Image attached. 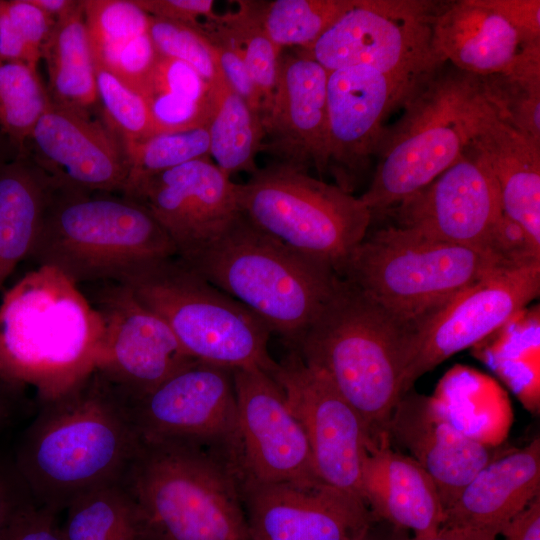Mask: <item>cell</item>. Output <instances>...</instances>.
Listing matches in <instances>:
<instances>
[{"label":"cell","instance_id":"c3c4849f","mask_svg":"<svg viewBox=\"0 0 540 540\" xmlns=\"http://www.w3.org/2000/svg\"><path fill=\"white\" fill-rule=\"evenodd\" d=\"M504 540H540V496L500 533Z\"/></svg>","mask_w":540,"mask_h":540},{"label":"cell","instance_id":"816d5d0a","mask_svg":"<svg viewBox=\"0 0 540 540\" xmlns=\"http://www.w3.org/2000/svg\"><path fill=\"white\" fill-rule=\"evenodd\" d=\"M30 1L55 20H57L58 18L72 11L79 3V1H74V0H30Z\"/></svg>","mask_w":540,"mask_h":540},{"label":"cell","instance_id":"f907efd6","mask_svg":"<svg viewBox=\"0 0 540 540\" xmlns=\"http://www.w3.org/2000/svg\"><path fill=\"white\" fill-rule=\"evenodd\" d=\"M498 535L466 527L441 526L432 537L423 540H496ZM412 540V538H411Z\"/></svg>","mask_w":540,"mask_h":540},{"label":"cell","instance_id":"d6a6232c","mask_svg":"<svg viewBox=\"0 0 540 540\" xmlns=\"http://www.w3.org/2000/svg\"><path fill=\"white\" fill-rule=\"evenodd\" d=\"M519 312L498 331L493 343L481 348L479 356L514 392L524 407L538 414L539 310Z\"/></svg>","mask_w":540,"mask_h":540},{"label":"cell","instance_id":"bcb514c9","mask_svg":"<svg viewBox=\"0 0 540 540\" xmlns=\"http://www.w3.org/2000/svg\"><path fill=\"white\" fill-rule=\"evenodd\" d=\"M33 499L19 475L13 459L0 456V531Z\"/></svg>","mask_w":540,"mask_h":540},{"label":"cell","instance_id":"681fc988","mask_svg":"<svg viewBox=\"0 0 540 540\" xmlns=\"http://www.w3.org/2000/svg\"><path fill=\"white\" fill-rule=\"evenodd\" d=\"M25 390L0 378V434L21 413L25 402Z\"/></svg>","mask_w":540,"mask_h":540},{"label":"cell","instance_id":"7402d4cb","mask_svg":"<svg viewBox=\"0 0 540 540\" xmlns=\"http://www.w3.org/2000/svg\"><path fill=\"white\" fill-rule=\"evenodd\" d=\"M328 71L299 50L280 57L269 106L261 115L260 152L299 171L328 169Z\"/></svg>","mask_w":540,"mask_h":540},{"label":"cell","instance_id":"836d02e7","mask_svg":"<svg viewBox=\"0 0 540 540\" xmlns=\"http://www.w3.org/2000/svg\"><path fill=\"white\" fill-rule=\"evenodd\" d=\"M65 510L64 540H145L138 509L121 482L82 493Z\"/></svg>","mask_w":540,"mask_h":540},{"label":"cell","instance_id":"5bb4252c","mask_svg":"<svg viewBox=\"0 0 540 540\" xmlns=\"http://www.w3.org/2000/svg\"><path fill=\"white\" fill-rule=\"evenodd\" d=\"M130 406L143 441L189 443L237 462L232 369L195 360Z\"/></svg>","mask_w":540,"mask_h":540},{"label":"cell","instance_id":"484cf974","mask_svg":"<svg viewBox=\"0 0 540 540\" xmlns=\"http://www.w3.org/2000/svg\"><path fill=\"white\" fill-rule=\"evenodd\" d=\"M540 496V439L508 449L484 466L445 511L442 526L500 535L503 528Z\"/></svg>","mask_w":540,"mask_h":540},{"label":"cell","instance_id":"8fae6325","mask_svg":"<svg viewBox=\"0 0 540 540\" xmlns=\"http://www.w3.org/2000/svg\"><path fill=\"white\" fill-rule=\"evenodd\" d=\"M393 209L396 226L422 237L513 262L540 259L505 216L496 179L471 145L428 186Z\"/></svg>","mask_w":540,"mask_h":540},{"label":"cell","instance_id":"4fadbf2b","mask_svg":"<svg viewBox=\"0 0 540 540\" xmlns=\"http://www.w3.org/2000/svg\"><path fill=\"white\" fill-rule=\"evenodd\" d=\"M540 293V259L501 268L448 303L410 341L402 396L452 355L499 330Z\"/></svg>","mask_w":540,"mask_h":540},{"label":"cell","instance_id":"52a82bcc","mask_svg":"<svg viewBox=\"0 0 540 540\" xmlns=\"http://www.w3.org/2000/svg\"><path fill=\"white\" fill-rule=\"evenodd\" d=\"M175 256L169 236L138 201L53 184L29 258L84 286L121 281L148 263Z\"/></svg>","mask_w":540,"mask_h":540},{"label":"cell","instance_id":"7bdbcfd3","mask_svg":"<svg viewBox=\"0 0 540 540\" xmlns=\"http://www.w3.org/2000/svg\"><path fill=\"white\" fill-rule=\"evenodd\" d=\"M498 117L540 142V78L484 77Z\"/></svg>","mask_w":540,"mask_h":540},{"label":"cell","instance_id":"44dd1931","mask_svg":"<svg viewBox=\"0 0 540 540\" xmlns=\"http://www.w3.org/2000/svg\"><path fill=\"white\" fill-rule=\"evenodd\" d=\"M25 156L57 187L122 195L125 191L129 169L118 136L91 115L51 99Z\"/></svg>","mask_w":540,"mask_h":540},{"label":"cell","instance_id":"8d00e7d4","mask_svg":"<svg viewBox=\"0 0 540 540\" xmlns=\"http://www.w3.org/2000/svg\"><path fill=\"white\" fill-rule=\"evenodd\" d=\"M236 11L216 14V21L240 50L262 102V113L270 104L281 57L262 22L263 1H238Z\"/></svg>","mask_w":540,"mask_h":540},{"label":"cell","instance_id":"d6986e66","mask_svg":"<svg viewBox=\"0 0 540 540\" xmlns=\"http://www.w3.org/2000/svg\"><path fill=\"white\" fill-rule=\"evenodd\" d=\"M251 540H358L375 518L363 499L322 481L262 483L240 474Z\"/></svg>","mask_w":540,"mask_h":540},{"label":"cell","instance_id":"8992f818","mask_svg":"<svg viewBox=\"0 0 540 540\" xmlns=\"http://www.w3.org/2000/svg\"><path fill=\"white\" fill-rule=\"evenodd\" d=\"M181 260L254 313L292 348L342 279L328 266L263 233L242 214Z\"/></svg>","mask_w":540,"mask_h":540},{"label":"cell","instance_id":"f5cc1de1","mask_svg":"<svg viewBox=\"0 0 540 540\" xmlns=\"http://www.w3.org/2000/svg\"><path fill=\"white\" fill-rule=\"evenodd\" d=\"M376 521L368 528V530L358 540H411V535L401 529H397L389 525L386 532H382L376 526Z\"/></svg>","mask_w":540,"mask_h":540},{"label":"cell","instance_id":"ba28073f","mask_svg":"<svg viewBox=\"0 0 540 540\" xmlns=\"http://www.w3.org/2000/svg\"><path fill=\"white\" fill-rule=\"evenodd\" d=\"M521 263L392 225L368 231L341 278L415 333L469 287Z\"/></svg>","mask_w":540,"mask_h":540},{"label":"cell","instance_id":"f1b7e54d","mask_svg":"<svg viewBox=\"0 0 540 540\" xmlns=\"http://www.w3.org/2000/svg\"><path fill=\"white\" fill-rule=\"evenodd\" d=\"M52 189V181L27 156L0 165V291L30 257Z\"/></svg>","mask_w":540,"mask_h":540},{"label":"cell","instance_id":"9c48e42d","mask_svg":"<svg viewBox=\"0 0 540 540\" xmlns=\"http://www.w3.org/2000/svg\"><path fill=\"white\" fill-rule=\"evenodd\" d=\"M121 282L161 317L195 360L273 374L269 327L177 256L148 263Z\"/></svg>","mask_w":540,"mask_h":540},{"label":"cell","instance_id":"1f68e13d","mask_svg":"<svg viewBox=\"0 0 540 540\" xmlns=\"http://www.w3.org/2000/svg\"><path fill=\"white\" fill-rule=\"evenodd\" d=\"M451 423L469 438L500 446L509 431L512 411L492 382L473 370L454 369L432 396Z\"/></svg>","mask_w":540,"mask_h":540},{"label":"cell","instance_id":"ee69618b","mask_svg":"<svg viewBox=\"0 0 540 540\" xmlns=\"http://www.w3.org/2000/svg\"><path fill=\"white\" fill-rule=\"evenodd\" d=\"M58 514L33 501L0 531V540H64Z\"/></svg>","mask_w":540,"mask_h":540},{"label":"cell","instance_id":"ffe728a7","mask_svg":"<svg viewBox=\"0 0 540 540\" xmlns=\"http://www.w3.org/2000/svg\"><path fill=\"white\" fill-rule=\"evenodd\" d=\"M142 204L186 259L240 214L237 184L210 156L151 176L126 194Z\"/></svg>","mask_w":540,"mask_h":540},{"label":"cell","instance_id":"d4e9b609","mask_svg":"<svg viewBox=\"0 0 540 540\" xmlns=\"http://www.w3.org/2000/svg\"><path fill=\"white\" fill-rule=\"evenodd\" d=\"M390 444L367 446L361 497L375 520L408 532L412 540L432 537L444 521L437 487L411 456Z\"/></svg>","mask_w":540,"mask_h":540},{"label":"cell","instance_id":"ac0fdd59","mask_svg":"<svg viewBox=\"0 0 540 540\" xmlns=\"http://www.w3.org/2000/svg\"><path fill=\"white\" fill-rule=\"evenodd\" d=\"M272 376L306 433L318 478L361 497L369 438L359 414L296 349L278 363Z\"/></svg>","mask_w":540,"mask_h":540},{"label":"cell","instance_id":"603a6c76","mask_svg":"<svg viewBox=\"0 0 540 540\" xmlns=\"http://www.w3.org/2000/svg\"><path fill=\"white\" fill-rule=\"evenodd\" d=\"M433 42L440 60L461 71L540 78V36L517 28L488 0L441 1Z\"/></svg>","mask_w":540,"mask_h":540},{"label":"cell","instance_id":"db71d44e","mask_svg":"<svg viewBox=\"0 0 540 540\" xmlns=\"http://www.w3.org/2000/svg\"><path fill=\"white\" fill-rule=\"evenodd\" d=\"M9 149H12V147L10 143L8 142L7 138L3 135V133L0 130V165L10 160L9 158L6 157Z\"/></svg>","mask_w":540,"mask_h":540},{"label":"cell","instance_id":"4dcf8cb0","mask_svg":"<svg viewBox=\"0 0 540 540\" xmlns=\"http://www.w3.org/2000/svg\"><path fill=\"white\" fill-rule=\"evenodd\" d=\"M217 85L208 83L186 63L160 55L141 93L157 134L208 126Z\"/></svg>","mask_w":540,"mask_h":540},{"label":"cell","instance_id":"f35d334b","mask_svg":"<svg viewBox=\"0 0 540 540\" xmlns=\"http://www.w3.org/2000/svg\"><path fill=\"white\" fill-rule=\"evenodd\" d=\"M124 150L129 172L123 195L151 176L209 156L208 126L158 133L124 145Z\"/></svg>","mask_w":540,"mask_h":540},{"label":"cell","instance_id":"7dc6e473","mask_svg":"<svg viewBox=\"0 0 540 540\" xmlns=\"http://www.w3.org/2000/svg\"><path fill=\"white\" fill-rule=\"evenodd\" d=\"M488 2L517 28L540 36L539 0H488Z\"/></svg>","mask_w":540,"mask_h":540},{"label":"cell","instance_id":"f6af8a7d","mask_svg":"<svg viewBox=\"0 0 540 540\" xmlns=\"http://www.w3.org/2000/svg\"><path fill=\"white\" fill-rule=\"evenodd\" d=\"M135 4L151 17L198 27L212 17L215 2L212 0H134Z\"/></svg>","mask_w":540,"mask_h":540},{"label":"cell","instance_id":"11a10c76","mask_svg":"<svg viewBox=\"0 0 540 540\" xmlns=\"http://www.w3.org/2000/svg\"><path fill=\"white\" fill-rule=\"evenodd\" d=\"M2 63H3V62H2V60H1V58H0V65H1Z\"/></svg>","mask_w":540,"mask_h":540},{"label":"cell","instance_id":"9a60e30c","mask_svg":"<svg viewBox=\"0 0 540 540\" xmlns=\"http://www.w3.org/2000/svg\"><path fill=\"white\" fill-rule=\"evenodd\" d=\"M82 290L100 313L105 340L96 370L131 403L195 361L172 330L118 281L85 285Z\"/></svg>","mask_w":540,"mask_h":540},{"label":"cell","instance_id":"e0dca14e","mask_svg":"<svg viewBox=\"0 0 540 540\" xmlns=\"http://www.w3.org/2000/svg\"><path fill=\"white\" fill-rule=\"evenodd\" d=\"M418 82L363 65L328 71L327 174L338 187L353 194L363 182L380 148L385 120Z\"/></svg>","mask_w":540,"mask_h":540},{"label":"cell","instance_id":"3957f363","mask_svg":"<svg viewBox=\"0 0 540 540\" xmlns=\"http://www.w3.org/2000/svg\"><path fill=\"white\" fill-rule=\"evenodd\" d=\"M414 330L341 279L296 349L361 417L368 445L390 443Z\"/></svg>","mask_w":540,"mask_h":540},{"label":"cell","instance_id":"e575fe53","mask_svg":"<svg viewBox=\"0 0 540 540\" xmlns=\"http://www.w3.org/2000/svg\"><path fill=\"white\" fill-rule=\"evenodd\" d=\"M208 133L209 156L227 175H251L259 168L256 156L261 149V116L229 87L224 77L217 85Z\"/></svg>","mask_w":540,"mask_h":540},{"label":"cell","instance_id":"5b68a950","mask_svg":"<svg viewBox=\"0 0 540 540\" xmlns=\"http://www.w3.org/2000/svg\"><path fill=\"white\" fill-rule=\"evenodd\" d=\"M145 540H251L236 462L183 442H145L121 481Z\"/></svg>","mask_w":540,"mask_h":540},{"label":"cell","instance_id":"6da1fadb","mask_svg":"<svg viewBox=\"0 0 540 540\" xmlns=\"http://www.w3.org/2000/svg\"><path fill=\"white\" fill-rule=\"evenodd\" d=\"M142 445L129 401L95 370L40 403L13 462L33 501L60 513L82 493L121 482Z\"/></svg>","mask_w":540,"mask_h":540},{"label":"cell","instance_id":"7a4b0ae2","mask_svg":"<svg viewBox=\"0 0 540 540\" xmlns=\"http://www.w3.org/2000/svg\"><path fill=\"white\" fill-rule=\"evenodd\" d=\"M104 321L82 289L49 266L27 272L0 303V378L54 399L98 367Z\"/></svg>","mask_w":540,"mask_h":540},{"label":"cell","instance_id":"2e32d148","mask_svg":"<svg viewBox=\"0 0 540 540\" xmlns=\"http://www.w3.org/2000/svg\"><path fill=\"white\" fill-rule=\"evenodd\" d=\"M232 371L240 474L262 483L321 481L306 433L278 382L259 368Z\"/></svg>","mask_w":540,"mask_h":540},{"label":"cell","instance_id":"f546056e","mask_svg":"<svg viewBox=\"0 0 540 540\" xmlns=\"http://www.w3.org/2000/svg\"><path fill=\"white\" fill-rule=\"evenodd\" d=\"M50 99L61 106L91 115L98 105L96 66L90 46L82 1L58 18L42 48Z\"/></svg>","mask_w":540,"mask_h":540},{"label":"cell","instance_id":"ab89813d","mask_svg":"<svg viewBox=\"0 0 540 540\" xmlns=\"http://www.w3.org/2000/svg\"><path fill=\"white\" fill-rule=\"evenodd\" d=\"M56 20L30 0H0V58L37 69Z\"/></svg>","mask_w":540,"mask_h":540},{"label":"cell","instance_id":"277c9868","mask_svg":"<svg viewBox=\"0 0 540 540\" xmlns=\"http://www.w3.org/2000/svg\"><path fill=\"white\" fill-rule=\"evenodd\" d=\"M386 130L377 167L359 196L384 212L409 199L453 165L484 121L496 113L485 78L444 62L418 82Z\"/></svg>","mask_w":540,"mask_h":540},{"label":"cell","instance_id":"cb8c5ba5","mask_svg":"<svg viewBox=\"0 0 540 540\" xmlns=\"http://www.w3.org/2000/svg\"><path fill=\"white\" fill-rule=\"evenodd\" d=\"M388 435L432 478L444 513L484 466L508 450L469 438L451 423L432 396L412 389L396 404Z\"/></svg>","mask_w":540,"mask_h":540},{"label":"cell","instance_id":"4316f807","mask_svg":"<svg viewBox=\"0 0 540 540\" xmlns=\"http://www.w3.org/2000/svg\"><path fill=\"white\" fill-rule=\"evenodd\" d=\"M491 169L505 216L540 256V142L489 116L470 144Z\"/></svg>","mask_w":540,"mask_h":540},{"label":"cell","instance_id":"74e56055","mask_svg":"<svg viewBox=\"0 0 540 540\" xmlns=\"http://www.w3.org/2000/svg\"><path fill=\"white\" fill-rule=\"evenodd\" d=\"M353 0L263 1L262 22L279 48L308 50L352 5Z\"/></svg>","mask_w":540,"mask_h":540},{"label":"cell","instance_id":"d590c367","mask_svg":"<svg viewBox=\"0 0 540 540\" xmlns=\"http://www.w3.org/2000/svg\"><path fill=\"white\" fill-rule=\"evenodd\" d=\"M49 103L36 68L22 62L0 65V130L16 155H26L32 132Z\"/></svg>","mask_w":540,"mask_h":540},{"label":"cell","instance_id":"60d3db41","mask_svg":"<svg viewBox=\"0 0 540 540\" xmlns=\"http://www.w3.org/2000/svg\"><path fill=\"white\" fill-rule=\"evenodd\" d=\"M96 85L98 105L102 108L106 125L123 146L157 134L149 106L140 93L97 66Z\"/></svg>","mask_w":540,"mask_h":540},{"label":"cell","instance_id":"83f0119b","mask_svg":"<svg viewBox=\"0 0 540 540\" xmlns=\"http://www.w3.org/2000/svg\"><path fill=\"white\" fill-rule=\"evenodd\" d=\"M95 66L141 94L160 56L149 35V15L134 0H84Z\"/></svg>","mask_w":540,"mask_h":540},{"label":"cell","instance_id":"b9f144b4","mask_svg":"<svg viewBox=\"0 0 540 540\" xmlns=\"http://www.w3.org/2000/svg\"><path fill=\"white\" fill-rule=\"evenodd\" d=\"M148 32L160 55L186 63L211 85L223 78L214 49L199 29L149 16Z\"/></svg>","mask_w":540,"mask_h":540},{"label":"cell","instance_id":"30bf717a","mask_svg":"<svg viewBox=\"0 0 540 540\" xmlns=\"http://www.w3.org/2000/svg\"><path fill=\"white\" fill-rule=\"evenodd\" d=\"M237 200L241 214L260 231L339 277L373 218L360 197L273 162L237 184Z\"/></svg>","mask_w":540,"mask_h":540},{"label":"cell","instance_id":"7c38bea8","mask_svg":"<svg viewBox=\"0 0 540 540\" xmlns=\"http://www.w3.org/2000/svg\"><path fill=\"white\" fill-rule=\"evenodd\" d=\"M441 1L353 0L308 50L327 71L369 66L417 82L444 63L434 49Z\"/></svg>","mask_w":540,"mask_h":540}]
</instances>
